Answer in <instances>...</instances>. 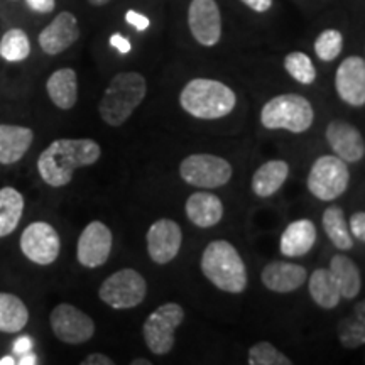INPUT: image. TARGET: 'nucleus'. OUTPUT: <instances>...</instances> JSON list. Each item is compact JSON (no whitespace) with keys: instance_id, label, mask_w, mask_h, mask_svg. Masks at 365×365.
<instances>
[{"instance_id":"nucleus-1","label":"nucleus","mask_w":365,"mask_h":365,"mask_svg":"<svg viewBox=\"0 0 365 365\" xmlns=\"http://www.w3.org/2000/svg\"><path fill=\"white\" fill-rule=\"evenodd\" d=\"M102 156V149L93 139H56L38 159L41 180L53 188L71 182L76 170L91 166Z\"/></svg>"},{"instance_id":"nucleus-2","label":"nucleus","mask_w":365,"mask_h":365,"mask_svg":"<svg viewBox=\"0 0 365 365\" xmlns=\"http://www.w3.org/2000/svg\"><path fill=\"white\" fill-rule=\"evenodd\" d=\"M205 277L220 291L230 294L244 293L247 287V267L239 250L227 240H213L202 255Z\"/></svg>"},{"instance_id":"nucleus-3","label":"nucleus","mask_w":365,"mask_h":365,"mask_svg":"<svg viewBox=\"0 0 365 365\" xmlns=\"http://www.w3.org/2000/svg\"><path fill=\"white\" fill-rule=\"evenodd\" d=\"M145 93H148V83L140 73H117L98 103L100 117L103 118L105 124L112 127L122 125L143 103Z\"/></svg>"},{"instance_id":"nucleus-4","label":"nucleus","mask_w":365,"mask_h":365,"mask_svg":"<svg viewBox=\"0 0 365 365\" xmlns=\"http://www.w3.org/2000/svg\"><path fill=\"white\" fill-rule=\"evenodd\" d=\"M180 103L182 110L196 118L215 120L235 108V91L225 83L210 78H195L181 90Z\"/></svg>"},{"instance_id":"nucleus-5","label":"nucleus","mask_w":365,"mask_h":365,"mask_svg":"<svg viewBox=\"0 0 365 365\" xmlns=\"http://www.w3.org/2000/svg\"><path fill=\"white\" fill-rule=\"evenodd\" d=\"M314 110L307 98L296 93L277 95L261 110V124L269 130H289L293 134L307 132L313 125Z\"/></svg>"},{"instance_id":"nucleus-6","label":"nucleus","mask_w":365,"mask_h":365,"mask_svg":"<svg viewBox=\"0 0 365 365\" xmlns=\"http://www.w3.org/2000/svg\"><path fill=\"white\" fill-rule=\"evenodd\" d=\"M308 190L322 202L340 198L349 188L350 171L339 156H319L308 175Z\"/></svg>"},{"instance_id":"nucleus-7","label":"nucleus","mask_w":365,"mask_h":365,"mask_svg":"<svg viewBox=\"0 0 365 365\" xmlns=\"http://www.w3.org/2000/svg\"><path fill=\"white\" fill-rule=\"evenodd\" d=\"M148 294V282L135 269H120L102 282L100 299L113 309H130L139 307Z\"/></svg>"},{"instance_id":"nucleus-8","label":"nucleus","mask_w":365,"mask_h":365,"mask_svg":"<svg viewBox=\"0 0 365 365\" xmlns=\"http://www.w3.org/2000/svg\"><path fill=\"white\" fill-rule=\"evenodd\" d=\"M185 319V309L178 303H164L145 319L143 336L154 355L170 354L175 346L178 327Z\"/></svg>"},{"instance_id":"nucleus-9","label":"nucleus","mask_w":365,"mask_h":365,"mask_svg":"<svg viewBox=\"0 0 365 365\" xmlns=\"http://www.w3.org/2000/svg\"><path fill=\"white\" fill-rule=\"evenodd\" d=\"M234 170L230 163L213 154H191L180 164V176L196 188H220L230 181Z\"/></svg>"},{"instance_id":"nucleus-10","label":"nucleus","mask_w":365,"mask_h":365,"mask_svg":"<svg viewBox=\"0 0 365 365\" xmlns=\"http://www.w3.org/2000/svg\"><path fill=\"white\" fill-rule=\"evenodd\" d=\"M49 323L56 339L68 345H80L95 335V323L88 314L70 303H61L49 314Z\"/></svg>"},{"instance_id":"nucleus-11","label":"nucleus","mask_w":365,"mask_h":365,"mask_svg":"<svg viewBox=\"0 0 365 365\" xmlns=\"http://www.w3.org/2000/svg\"><path fill=\"white\" fill-rule=\"evenodd\" d=\"M21 250L31 262L49 266L58 259L61 240L56 228L46 222H34L24 228L21 235Z\"/></svg>"},{"instance_id":"nucleus-12","label":"nucleus","mask_w":365,"mask_h":365,"mask_svg":"<svg viewBox=\"0 0 365 365\" xmlns=\"http://www.w3.org/2000/svg\"><path fill=\"white\" fill-rule=\"evenodd\" d=\"M113 235L112 230L105 223L93 220L83 228L78 247H76V257L83 267L95 269L103 266L112 254Z\"/></svg>"},{"instance_id":"nucleus-13","label":"nucleus","mask_w":365,"mask_h":365,"mask_svg":"<svg viewBox=\"0 0 365 365\" xmlns=\"http://www.w3.org/2000/svg\"><path fill=\"white\" fill-rule=\"evenodd\" d=\"M188 26L196 43L207 48L215 46L222 38V14L215 0H191Z\"/></svg>"},{"instance_id":"nucleus-14","label":"nucleus","mask_w":365,"mask_h":365,"mask_svg":"<svg viewBox=\"0 0 365 365\" xmlns=\"http://www.w3.org/2000/svg\"><path fill=\"white\" fill-rule=\"evenodd\" d=\"M182 244L181 227L170 218L156 220L148 230L149 257L159 266L170 264L180 254Z\"/></svg>"},{"instance_id":"nucleus-15","label":"nucleus","mask_w":365,"mask_h":365,"mask_svg":"<svg viewBox=\"0 0 365 365\" xmlns=\"http://www.w3.org/2000/svg\"><path fill=\"white\" fill-rule=\"evenodd\" d=\"M80 38L78 19L75 14L63 11L59 12L48 26L41 31L39 34V46L41 49L49 56H56L71 48Z\"/></svg>"},{"instance_id":"nucleus-16","label":"nucleus","mask_w":365,"mask_h":365,"mask_svg":"<svg viewBox=\"0 0 365 365\" xmlns=\"http://www.w3.org/2000/svg\"><path fill=\"white\" fill-rule=\"evenodd\" d=\"M339 97L352 107L365 103V61L360 56H349L340 63L335 75Z\"/></svg>"},{"instance_id":"nucleus-17","label":"nucleus","mask_w":365,"mask_h":365,"mask_svg":"<svg viewBox=\"0 0 365 365\" xmlns=\"http://www.w3.org/2000/svg\"><path fill=\"white\" fill-rule=\"evenodd\" d=\"M327 140L345 163H359L365 154L364 137L357 127L345 120H333L327 127Z\"/></svg>"},{"instance_id":"nucleus-18","label":"nucleus","mask_w":365,"mask_h":365,"mask_svg":"<svg viewBox=\"0 0 365 365\" xmlns=\"http://www.w3.org/2000/svg\"><path fill=\"white\" fill-rule=\"evenodd\" d=\"M262 284L272 293H293L308 279L307 269L299 264L276 261L267 264L261 274Z\"/></svg>"},{"instance_id":"nucleus-19","label":"nucleus","mask_w":365,"mask_h":365,"mask_svg":"<svg viewBox=\"0 0 365 365\" xmlns=\"http://www.w3.org/2000/svg\"><path fill=\"white\" fill-rule=\"evenodd\" d=\"M185 212L188 220L200 228H210L223 218V203L210 191H198L186 200Z\"/></svg>"},{"instance_id":"nucleus-20","label":"nucleus","mask_w":365,"mask_h":365,"mask_svg":"<svg viewBox=\"0 0 365 365\" xmlns=\"http://www.w3.org/2000/svg\"><path fill=\"white\" fill-rule=\"evenodd\" d=\"M317 242V227L308 218L291 222L282 232L279 249L286 257H303L313 249Z\"/></svg>"},{"instance_id":"nucleus-21","label":"nucleus","mask_w":365,"mask_h":365,"mask_svg":"<svg viewBox=\"0 0 365 365\" xmlns=\"http://www.w3.org/2000/svg\"><path fill=\"white\" fill-rule=\"evenodd\" d=\"M34 140L29 127L0 124V164H16L26 156Z\"/></svg>"},{"instance_id":"nucleus-22","label":"nucleus","mask_w":365,"mask_h":365,"mask_svg":"<svg viewBox=\"0 0 365 365\" xmlns=\"http://www.w3.org/2000/svg\"><path fill=\"white\" fill-rule=\"evenodd\" d=\"M46 91H48L51 102L61 110H70L75 107L78 100V78L76 71L71 68H61L56 70L46 81Z\"/></svg>"},{"instance_id":"nucleus-23","label":"nucleus","mask_w":365,"mask_h":365,"mask_svg":"<svg viewBox=\"0 0 365 365\" xmlns=\"http://www.w3.org/2000/svg\"><path fill=\"white\" fill-rule=\"evenodd\" d=\"M289 176V164L281 159L264 163L252 176V191L259 198H269L282 188Z\"/></svg>"},{"instance_id":"nucleus-24","label":"nucleus","mask_w":365,"mask_h":365,"mask_svg":"<svg viewBox=\"0 0 365 365\" xmlns=\"http://www.w3.org/2000/svg\"><path fill=\"white\" fill-rule=\"evenodd\" d=\"M328 269H330L336 284L340 287L341 298H357L360 293V287H362V279H360L357 264L344 254H336L331 257L330 267Z\"/></svg>"},{"instance_id":"nucleus-25","label":"nucleus","mask_w":365,"mask_h":365,"mask_svg":"<svg viewBox=\"0 0 365 365\" xmlns=\"http://www.w3.org/2000/svg\"><path fill=\"white\" fill-rule=\"evenodd\" d=\"M308 287L309 294L319 308L333 309L340 304V287L336 284L330 269H317L309 277Z\"/></svg>"},{"instance_id":"nucleus-26","label":"nucleus","mask_w":365,"mask_h":365,"mask_svg":"<svg viewBox=\"0 0 365 365\" xmlns=\"http://www.w3.org/2000/svg\"><path fill=\"white\" fill-rule=\"evenodd\" d=\"M24 213V196L12 186L0 188V239L11 235Z\"/></svg>"},{"instance_id":"nucleus-27","label":"nucleus","mask_w":365,"mask_h":365,"mask_svg":"<svg viewBox=\"0 0 365 365\" xmlns=\"http://www.w3.org/2000/svg\"><path fill=\"white\" fill-rule=\"evenodd\" d=\"M29 322V309L16 294L0 293V331L17 333Z\"/></svg>"},{"instance_id":"nucleus-28","label":"nucleus","mask_w":365,"mask_h":365,"mask_svg":"<svg viewBox=\"0 0 365 365\" xmlns=\"http://www.w3.org/2000/svg\"><path fill=\"white\" fill-rule=\"evenodd\" d=\"M323 228L331 244L340 250H350L354 247V237L349 230V222L345 220L344 210L331 205L323 213Z\"/></svg>"},{"instance_id":"nucleus-29","label":"nucleus","mask_w":365,"mask_h":365,"mask_svg":"<svg viewBox=\"0 0 365 365\" xmlns=\"http://www.w3.org/2000/svg\"><path fill=\"white\" fill-rule=\"evenodd\" d=\"M31 41L22 29H9L0 39V58L7 63H21L29 58Z\"/></svg>"},{"instance_id":"nucleus-30","label":"nucleus","mask_w":365,"mask_h":365,"mask_svg":"<svg viewBox=\"0 0 365 365\" xmlns=\"http://www.w3.org/2000/svg\"><path fill=\"white\" fill-rule=\"evenodd\" d=\"M284 68L301 85H312L317 80V68L307 53L294 51L284 58Z\"/></svg>"},{"instance_id":"nucleus-31","label":"nucleus","mask_w":365,"mask_h":365,"mask_svg":"<svg viewBox=\"0 0 365 365\" xmlns=\"http://www.w3.org/2000/svg\"><path fill=\"white\" fill-rule=\"evenodd\" d=\"M344 49V36L336 29H325L314 41V53L322 61H333Z\"/></svg>"},{"instance_id":"nucleus-32","label":"nucleus","mask_w":365,"mask_h":365,"mask_svg":"<svg viewBox=\"0 0 365 365\" xmlns=\"http://www.w3.org/2000/svg\"><path fill=\"white\" fill-rule=\"evenodd\" d=\"M249 364L250 365H291L293 360L287 359L284 354L279 352L269 341H257L250 346L249 350Z\"/></svg>"},{"instance_id":"nucleus-33","label":"nucleus","mask_w":365,"mask_h":365,"mask_svg":"<svg viewBox=\"0 0 365 365\" xmlns=\"http://www.w3.org/2000/svg\"><path fill=\"white\" fill-rule=\"evenodd\" d=\"M339 336L341 345L346 349H357L364 345L365 341V330H364V319L352 317L350 319H344L339 327Z\"/></svg>"},{"instance_id":"nucleus-34","label":"nucleus","mask_w":365,"mask_h":365,"mask_svg":"<svg viewBox=\"0 0 365 365\" xmlns=\"http://www.w3.org/2000/svg\"><path fill=\"white\" fill-rule=\"evenodd\" d=\"M349 230L354 239H357L360 242L365 240V213L364 212H355L354 215L350 217Z\"/></svg>"},{"instance_id":"nucleus-35","label":"nucleus","mask_w":365,"mask_h":365,"mask_svg":"<svg viewBox=\"0 0 365 365\" xmlns=\"http://www.w3.org/2000/svg\"><path fill=\"white\" fill-rule=\"evenodd\" d=\"M125 21H127V24H130L135 31H139V33H143V31H145L150 26L149 17L144 16V14L135 12V11H127Z\"/></svg>"},{"instance_id":"nucleus-36","label":"nucleus","mask_w":365,"mask_h":365,"mask_svg":"<svg viewBox=\"0 0 365 365\" xmlns=\"http://www.w3.org/2000/svg\"><path fill=\"white\" fill-rule=\"evenodd\" d=\"M27 7L38 14H49L56 7V0H26Z\"/></svg>"},{"instance_id":"nucleus-37","label":"nucleus","mask_w":365,"mask_h":365,"mask_svg":"<svg viewBox=\"0 0 365 365\" xmlns=\"http://www.w3.org/2000/svg\"><path fill=\"white\" fill-rule=\"evenodd\" d=\"M110 44H112V48H115L120 54H129L132 49L130 41L118 33L110 36Z\"/></svg>"},{"instance_id":"nucleus-38","label":"nucleus","mask_w":365,"mask_h":365,"mask_svg":"<svg viewBox=\"0 0 365 365\" xmlns=\"http://www.w3.org/2000/svg\"><path fill=\"white\" fill-rule=\"evenodd\" d=\"M33 346H34L33 339L24 335V336H21V339H17L16 341H14V354L22 355L26 352H31V350H33Z\"/></svg>"},{"instance_id":"nucleus-39","label":"nucleus","mask_w":365,"mask_h":365,"mask_svg":"<svg viewBox=\"0 0 365 365\" xmlns=\"http://www.w3.org/2000/svg\"><path fill=\"white\" fill-rule=\"evenodd\" d=\"M113 364L115 362L103 354H90L85 360H81V365H113Z\"/></svg>"},{"instance_id":"nucleus-40","label":"nucleus","mask_w":365,"mask_h":365,"mask_svg":"<svg viewBox=\"0 0 365 365\" xmlns=\"http://www.w3.org/2000/svg\"><path fill=\"white\" fill-rule=\"evenodd\" d=\"M240 2L255 12H267L272 7V0H240Z\"/></svg>"},{"instance_id":"nucleus-41","label":"nucleus","mask_w":365,"mask_h":365,"mask_svg":"<svg viewBox=\"0 0 365 365\" xmlns=\"http://www.w3.org/2000/svg\"><path fill=\"white\" fill-rule=\"evenodd\" d=\"M17 364L19 365H36L38 364V357L33 352H26L19 355V360H17Z\"/></svg>"},{"instance_id":"nucleus-42","label":"nucleus","mask_w":365,"mask_h":365,"mask_svg":"<svg viewBox=\"0 0 365 365\" xmlns=\"http://www.w3.org/2000/svg\"><path fill=\"white\" fill-rule=\"evenodd\" d=\"M16 364H17V360L14 357H9V355L7 357L0 359V365H16Z\"/></svg>"},{"instance_id":"nucleus-43","label":"nucleus","mask_w":365,"mask_h":365,"mask_svg":"<svg viewBox=\"0 0 365 365\" xmlns=\"http://www.w3.org/2000/svg\"><path fill=\"white\" fill-rule=\"evenodd\" d=\"M88 2L95 7H102V6H105V4L110 2V0H88Z\"/></svg>"},{"instance_id":"nucleus-44","label":"nucleus","mask_w":365,"mask_h":365,"mask_svg":"<svg viewBox=\"0 0 365 365\" xmlns=\"http://www.w3.org/2000/svg\"><path fill=\"white\" fill-rule=\"evenodd\" d=\"M132 365H150V362H149V360L137 359V360H132Z\"/></svg>"}]
</instances>
